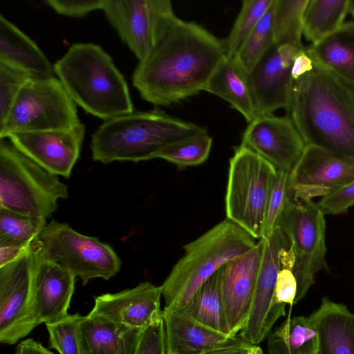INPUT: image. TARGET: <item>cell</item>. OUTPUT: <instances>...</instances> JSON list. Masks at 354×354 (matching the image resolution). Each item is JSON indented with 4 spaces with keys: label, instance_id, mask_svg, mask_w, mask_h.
<instances>
[{
    "label": "cell",
    "instance_id": "6da1fadb",
    "mask_svg": "<svg viewBox=\"0 0 354 354\" xmlns=\"http://www.w3.org/2000/svg\"><path fill=\"white\" fill-rule=\"evenodd\" d=\"M225 57L223 39L176 15L150 53L139 61L133 84L145 100L172 104L205 91Z\"/></svg>",
    "mask_w": 354,
    "mask_h": 354
},
{
    "label": "cell",
    "instance_id": "7a4b0ae2",
    "mask_svg": "<svg viewBox=\"0 0 354 354\" xmlns=\"http://www.w3.org/2000/svg\"><path fill=\"white\" fill-rule=\"evenodd\" d=\"M306 146L354 160V82L314 64L288 112Z\"/></svg>",
    "mask_w": 354,
    "mask_h": 354
},
{
    "label": "cell",
    "instance_id": "3957f363",
    "mask_svg": "<svg viewBox=\"0 0 354 354\" xmlns=\"http://www.w3.org/2000/svg\"><path fill=\"white\" fill-rule=\"evenodd\" d=\"M207 133L205 127L158 109L133 111L105 120L98 127L91 138L92 158L104 164L147 160L171 145Z\"/></svg>",
    "mask_w": 354,
    "mask_h": 354
},
{
    "label": "cell",
    "instance_id": "277c9868",
    "mask_svg": "<svg viewBox=\"0 0 354 354\" xmlns=\"http://www.w3.org/2000/svg\"><path fill=\"white\" fill-rule=\"evenodd\" d=\"M53 66L71 97L87 113L107 120L133 112L127 82L100 46L74 44Z\"/></svg>",
    "mask_w": 354,
    "mask_h": 354
},
{
    "label": "cell",
    "instance_id": "5b68a950",
    "mask_svg": "<svg viewBox=\"0 0 354 354\" xmlns=\"http://www.w3.org/2000/svg\"><path fill=\"white\" fill-rule=\"evenodd\" d=\"M255 240L226 218L185 245L183 254L160 286L164 309L182 310L204 283L230 260L252 249Z\"/></svg>",
    "mask_w": 354,
    "mask_h": 354
},
{
    "label": "cell",
    "instance_id": "8992f818",
    "mask_svg": "<svg viewBox=\"0 0 354 354\" xmlns=\"http://www.w3.org/2000/svg\"><path fill=\"white\" fill-rule=\"evenodd\" d=\"M68 187L20 152L9 140L0 141V208L21 214L48 218Z\"/></svg>",
    "mask_w": 354,
    "mask_h": 354
},
{
    "label": "cell",
    "instance_id": "52a82bcc",
    "mask_svg": "<svg viewBox=\"0 0 354 354\" xmlns=\"http://www.w3.org/2000/svg\"><path fill=\"white\" fill-rule=\"evenodd\" d=\"M276 170L272 164L242 145L235 148L230 160L226 217L255 239H261L270 183Z\"/></svg>",
    "mask_w": 354,
    "mask_h": 354
},
{
    "label": "cell",
    "instance_id": "ba28073f",
    "mask_svg": "<svg viewBox=\"0 0 354 354\" xmlns=\"http://www.w3.org/2000/svg\"><path fill=\"white\" fill-rule=\"evenodd\" d=\"M80 124L75 103L59 79L34 78L23 86L0 125V138L19 132L71 129Z\"/></svg>",
    "mask_w": 354,
    "mask_h": 354
},
{
    "label": "cell",
    "instance_id": "9c48e42d",
    "mask_svg": "<svg viewBox=\"0 0 354 354\" xmlns=\"http://www.w3.org/2000/svg\"><path fill=\"white\" fill-rule=\"evenodd\" d=\"M37 241L45 258L68 269L83 285L95 278L109 279L121 267V260L109 244L80 234L67 223L53 219Z\"/></svg>",
    "mask_w": 354,
    "mask_h": 354
},
{
    "label": "cell",
    "instance_id": "30bf717a",
    "mask_svg": "<svg viewBox=\"0 0 354 354\" xmlns=\"http://www.w3.org/2000/svg\"><path fill=\"white\" fill-rule=\"evenodd\" d=\"M278 226L287 237L295 256L296 304L315 283V274L327 268L324 214L313 200L293 197L283 210Z\"/></svg>",
    "mask_w": 354,
    "mask_h": 354
},
{
    "label": "cell",
    "instance_id": "8fae6325",
    "mask_svg": "<svg viewBox=\"0 0 354 354\" xmlns=\"http://www.w3.org/2000/svg\"><path fill=\"white\" fill-rule=\"evenodd\" d=\"M34 260L33 242L28 251L0 267V342L2 344L17 343L40 324L34 298Z\"/></svg>",
    "mask_w": 354,
    "mask_h": 354
},
{
    "label": "cell",
    "instance_id": "7c38bea8",
    "mask_svg": "<svg viewBox=\"0 0 354 354\" xmlns=\"http://www.w3.org/2000/svg\"><path fill=\"white\" fill-rule=\"evenodd\" d=\"M102 10L139 61L150 53L176 16L169 0H104Z\"/></svg>",
    "mask_w": 354,
    "mask_h": 354
},
{
    "label": "cell",
    "instance_id": "4fadbf2b",
    "mask_svg": "<svg viewBox=\"0 0 354 354\" xmlns=\"http://www.w3.org/2000/svg\"><path fill=\"white\" fill-rule=\"evenodd\" d=\"M263 239L264 249L251 308L246 324L239 334L253 345L261 343L277 319L286 315V305L275 300V287L281 266V251L290 247V243L279 226L268 239Z\"/></svg>",
    "mask_w": 354,
    "mask_h": 354
},
{
    "label": "cell",
    "instance_id": "5bb4252c",
    "mask_svg": "<svg viewBox=\"0 0 354 354\" xmlns=\"http://www.w3.org/2000/svg\"><path fill=\"white\" fill-rule=\"evenodd\" d=\"M304 47L274 44L249 73L255 117L281 109L288 112L294 86L292 64Z\"/></svg>",
    "mask_w": 354,
    "mask_h": 354
},
{
    "label": "cell",
    "instance_id": "9a60e30c",
    "mask_svg": "<svg viewBox=\"0 0 354 354\" xmlns=\"http://www.w3.org/2000/svg\"><path fill=\"white\" fill-rule=\"evenodd\" d=\"M241 145L252 149L277 169L290 173L306 147L288 114L255 117L243 131Z\"/></svg>",
    "mask_w": 354,
    "mask_h": 354
},
{
    "label": "cell",
    "instance_id": "2e32d148",
    "mask_svg": "<svg viewBox=\"0 0 354 354\" xmlns=\"http://www.w3.org/2000/svg\"><path fill=\"white\" fill-rule=\"evenodd\" d=\"M84 133L81 123L71 129L15 133L6 138L47 171L68 178L80 157Z\"/></svg>",
    "mask_w": 354,
    "mask_h": 354
},
{
    "label": "cell",
    "instance_id": "e0dca14e",
    "mask_svg": "<svg viewBox=\"0 0 354 354\" xmlns=\"http://www.w3.org/2000/svg\"><path fill=\"white\" fill-rule=\"evenodd\" d=\"M354 181V160L306 146L290 173L295 198L313 200Z\"/></svg>",
    "mask_w": 354,
    "mask_h": 354
},
{
    "label": "cell",
    "instance_id": "ac0fdd59",
    "mask_svg": "<svg viewBox=\"0 0 354 354\" xmlns=\"http://www.w3.org/2000/svg\"><path fill=\"white\" fill-rule=\"evenodd\" d=\"M264 249L261 239L248 252L221 268V287L230 335H236L245 327L255 290Z\"/></svg>",
    "mask_w": 354,
    "mask_h": 354
},
{
    "label": "cell",
    "instance_id": "d6986e66",
    "mask_svg": "<svg viewBox=\"0 0 354 354\" xmlns=\"http://www.w3.org/2000/svg\"><path fill=\"white\" fill-rule=\"evenodd\" d=\"M160 286L149 281L117 293L95 297V304L88 315L145 329L162 320Z\"/></svg>",
    "mask_w": 354,
    "mask_h": 354
},
{
    "label": "cell",
    "instance_id": "ffe728a7",
    "mask_svg": "<svg viewBox=\"0 0 354 354\" xmlns=\"http://www.w3.org/2000/svg\"><path fill=\"white\" fill-rule=\"evenodd\" d=\"M34 244L35 305L39 323L46 324L68 315L76 277L64 266L45 258L37 239Z\"/></svg>",
    "mask_w": 354,
    "mask_h": 354
},
{
    "label": "cell",
    "instance_id": "44dd1931",
    "mask_svg": "<svg viewBox=\"0 0 354 354\" xmlns=\"http://www.w3.org/2000/svg\"><path fill=\"white\" fill-rule=\"evenodd\" d=\"M167 354H207L246 343L240 335H229L189 317L183 310H162Z\"/></svg>",
    "mask_w": 354,
    "mask_h": 354
},
{
    "label": "cell",
    "instance_id": "7402d4cb",
    "mask_svg": "<svg viewBox=\"0 0 354 354\" xmlns=\"http://www.w3.org/2000/svg\"><path fill=\"white\" fill-rule=\"evenodd\" d=\"M144 330L83 316L79 326L80 354H133Z\"/></svg>",
    "mask_w": 354,
    "mask_h": 354
},
{
    "label": "cell",
    "instance_id": "603a6c76",
    "mask_svg": "<svg viewBox=\"0 0 354 354\" xmlns=\"http://www.w3.org/2000/svg\"><path fill=\"white\" fill-rule=\"evenodd\" d=\"M316 328V354H354V314L347 307L324 297L309 317Z\"/></svg>",
    "mask_w": 354,
    "mask_h": 354
},
{
    "label": "cell",
    "instance_id": "cb8c5ba5",
    "mask_svg": "<svg viewBox=\"0 0 354 354\" xmlns=\"http://www.w3.org/2000/svg\"><path fill=\"white\" fill-rule=\"evenodd\" d=\"M0 62L23 70L35 78L53 77L54 66L37 44L0 15Z\"/></svg>",
    "mask_w": 354,
    "mask_h": 354
},
{
    "label": "cell",
    "instance_id": "d4e9b609",
    "mask_svg": "<svg viewBox=\"0 0 354 354\" xmlns=\"http://www.w3.org/2000/svg\"><path fill=\"white\" fill-rule=\"evenodd\" d=\"M205 91L227 102L243 115L248 123L255 118L249 73L235 57H225L220 63L210 77Z\"/></svg>",
    "mask_w": 354,
    "mask_h": 354
},
{
    "label": "cell",
    "instance_id": "484cf974",
    "mask_svg": "<svg viewBox=\"0 0 354 354\" xmlns=\"http://www.w3.org/2000/svg\"><path fill=\"white\" fill-rule=\"evenodd\" d=\"M314 64L354 82V21L316 44L305 46Z\"/></svg>",
    "mask_w": 354,
    "mask_h": 354
},
{
    "label": "cell",
    "instance_id": "4316f807",
    "mask_svg": "<svg viewBox=\"0 0 354 354\" xmlns=\"http://www.w3.org/2000/svg\"><path fill=\"white\" fill-rule=\"evenodd\" d=\"M221 268L194 294L183 310L195 321L230 335L221 287Z\"/></svg>",
    "mask_w": 354,
    "mask_h": 354
},
{
    "label": "cell",
    "instance_id": "83f0119b",
    "mask_svg": "<svg viewBox=\"0 0 354 354\" xmlns=\"http://www.w3.org/2000/svg\"><path fill=\"white\" fill-rule=\"evenodd\" d=\"M318 333L309 317H288L268 336L269 354H316Z\"/></svg>",
    "mask_w": 354,
    "mask_h": 354
},
{
    "label": "cell",
    "instance_id": "f1b7e54d",
    "mask_svg": "<svg viewBox=\"0 0 354 354\" xmlns=\"http://www.w3.org/2000/svg\"><path fill=\"white\" fill-rule=\"evenodd\" d=\"M349 7L350 0H308L303 36L312 44L333 34L345 23Z\"/></svg>",
    "mask_w": 354,
    "mask_h": 354
},
{
    "label": "cell",
    "instance_id": "f546056e",
    "mask_svg": "<svg viewBox=\"0 0 354 354\" xmlns=\"http://www.w3.org/2000/svg\"><path fill=\"white\" fill-rule=\"evenodd\" d=\"M308 0H274V44L298 48L301 42L305 9Z\"/></svg>",
    "mask_w": 354,
    "mask_h": 354
},
{
    "label": "cell",
    "instance_id": "4dcf8cb0",
    "mask_svg": "<svg viewBox=\"0 0 354 354\" xmlns=\"http://www.w3.org/2000/svg\"><path fill=\"white\" fill-rule=\"evenodd\" d=\"M46 219L0 208V244L31 245L46 225Z\"/></svg>",
    "mask_w": 354,
    "mask_h": 354
},
{
    "label": "cell",
    "instance_id": "1f68e13d",
    "mask_svg": "<svg viewBox=\"0 0 354 354\" xmlns=\"http://www.w3.org/2000/svg\"><path fill=\"white\" fill-rule=\"evenodd\" d=\"M274 0H244L230 34L223 39L226 57L236 55Z\"/></svg>",
    "mask_w": 354,
    "mask_h": 354
},
{
    "label": "cell",
    "instance_id": "d6a6232c",
    "mask_svg": "<svg viewBox=\"0 0 354 354\" xmlns=\"http://www.w3.org/2000/svg\"><path fill=\"white\" fill-rule=\"evenodd\" d=\"M274 0L235 56L249 73L274 45Z\"/></svg>",
    "mask_w": 354,
    "mask_h": 354
},
{
    "label": "cell",
    "instance_id": "836d02e7",
    "mask_svg": "<svg viewBox=\"0 0 354 354\" xmlns=\"http://www.w3.org/2000/svg\"><path fill=\"white\" fill-rule=\"evenodd\" d=\"M292 198L290 173L277 169L270 183L261 239H268L272 234L279 225L283 210Z\"/></svg>",
    "mask_w": 354,
    "mask_h": 354
},
{
    "label": "cell",
    "instance_id": "e575fe53",
    "mask_svg": "<svg viewBox=\"0 0 354 354\" xmlns=\"http://www.w3.org/2000/svg\"><path fill=\"white\" fill-rule=\"evenodd\" d=\"M212 146L208 133L177 142L161 151L156 158H161L178 167L199 165L207 160Z\"/></svg>",
    "mask_w": 354,
    "mask_h": 354
},
{
    "label": "cell",
    "instance_id": "d590c367",
    "mask_svg": "<svg viewBox=\"0 0 354 354\" xmlns=\"http://www.w3.org/2000/svg\"><path fill=\"white\" fill-rule=\"evenodd\" d=\"M78 313L46 324L49 334V346L59 354H80L79 326L82 319Z\"/></svg>",
    "mask_w": 354,
    "mask_h": 354
},
{
    "label": "cell",
    "instance_id": "8d00e7d4",
    "mask_svg": "<svg viewBox=\"0 0 354 354\" xmlns=\"http://www.w3.org/2000/svg\"><path fill=\"white\" fill-rule=\"evenodd\" d=\"M34 78L23 70L0 62V125L6 120L23 86Z\"/></svg>",
    "mask_w": 354,
    "mask_h": 354
},
{
    "label": "cell",
    "instance_id": "74e56055",
    "mask_svg": "<svg viewBox=\"0 0 354 354\" xmlns=\"http://www.w3.org/2000/svg\"><path fill=\"white\" fill-rule=\"evenodd\" d=\"M280 262L275 287V300L281 304L292 306L297 295V283L293 273L295 256L290 247L281 250Z\"/></svg>",
    "mask_w": 354,
    "mask_h": 354
},
{
    "label": "cell",
    "instance_id": "f35d334b",
    "mask_svg": "<svg viewBox=\"0 0 354 354\" xmlns=\"http://www.w3.org/2000/svg\"><path fill=\"white\" fill-rule=\"evenodd\" d=\"M324 214H342L354 205V181L322 197L317 203Z\"/></svg>",
    "mask_w": 354,
    "mask_h": 354
},
{
    "label": "cell",
    "instance_id": "ab89813d",
    "mask_svg": "<svg viewBox=\"0 0 354 354\" xmlns=\"http://www.w3.org/2000/svg\"><path fill=\"white\" fill-rule=\"evenodd\" d=\"M133 354H167L163 319L143 330Z\"/></svg>",
    "mask_w": 354,
    "mask_h": 354
},
{
    "label": "cell",
    "instance_id": "60d3db41",
    "mask_svg": "<svg viewBox=\"0 0 354 354\" xmlns=\"http://www.w3.org/2000/svg\"><path fill=\"white\" fill-rule=\"evenodd\" d=\"M56 12L70 17H82L90 12L102 9L104 0H46Z\"/></svg>",
    "mask_w": 354,
    "mask_h": 354
},
{
    "label": "cell",
    "instance_id": "b9f144b4",
    "mask_svg": "<svg viewBox=\"0 0 354 354\" xmlns=\"http://www.w3.org/2000/svg\"><path fill=\"white\" fill-rule=\"evenodd\" d=\"M314 62L305 50V46L295 55L291 68V75L295 81L311 71Z\"/></svg>",
    "mask_w": 354,
    "mask_h": 354
},
{
    "label": "cell",
    "instance_id": "7bdbcfd3",
    "mask_svg": "<svg viewBox=\"0 0 354 354\" xmlns=\"http://www.w3.org/2000/svg\"><path fill=\"white\" fill-rule=\"evenodd\" d=\"M31 245L32 244L28 246L9 243L0 244V267L18 259L28 251Z\"/></svg>",
    "mask_w": 354,
    "mask_h": 354
},
{
    "label": "cell",
    "instance_id": "ee69618b",
    "mask_svg": "<svg viewBox=\"0 0 354 354\" xmlns=\"http://www.w3.org/2000/svg\"><path fill=\"white\" fill-rule=\"evenodd\" d=\"M14 354H53L39 342L29 338L21 342Z\"/></svg>",
    "mask_w": 354,
    "mask_h": 354
},
{
    "label": "cell",
    "instance_id": "f6af8a7d",
    "mask_svg": "<svg viewBox=\"0 0 354 354\" xmlns=\"http://www.w3.org/2000/svg\"><path fill=\"white\" fill-rule=\"evenodd\" d=\"M255 346L246 342L243 344L216 350L207 354H253Z\"/></svg>",
    "mask_w": 354,
    "mask_h": 354
},
{
    "label": "cell",
    "instance_id": "bcb514c9",
    "mask_svg": "<svg viewBox=\"0 0 354 354\" xmlns=\"http://www.w3.org/2000/svg\"><path fill=\"white\" fill-rule=\"evenodd\" d=\"M349 13L354 19V0H350Z\"/></svg>",
    "mask_w": 354,
    "mask_h": 354
},
{
    "label": "cell",
    "instance_id": "7dc6e473",
    "mask_svg": "<svg viewBox=\"0 0 354 354\" xmlns=\"http://www.w3.org/2000/svg\"><path fill=\"white\" fill-rule=\"evenodd\" d=\"M253 354H263V351L259 346L256 345Z\"/></svg>",
    "mask_w": 354,
    "mask_h": 354
}]
</instances>
